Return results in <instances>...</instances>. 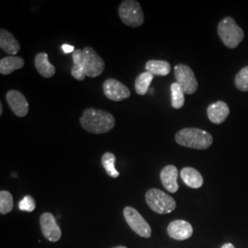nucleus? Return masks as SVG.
I'll return each instance as SVG.
<instances>
[{
    "instance_id": "nucleus-2",
    "label": "nucleus",
    "mask_w": 248,
    "mask_h": 248,
    "mask_svg": "<svg viewBox=\"0 0 248 248\" xmlns=\"http://www.w3.org/2000/svg\"><path fill=\"white\" fill-rule=\"evenodd\" d=\"M176 142L188 148L205 150L209 148L213 142L211 133L198 128H185L176 134Z\"/></svg>"
},
{
    "instance_id": "nucleus-26",
    "label": "nucleus",
    "mask_w": 248,
    "mask_h": 248,
    "mask_svg": "<svg viewBox=\"0 0 248 248\" xmlns=\"http://www.w3.org/2000/svg\"><path fill=\"white\" fill-rule=\"evenodd\" d=\"M71 75L75 79L78 80V81H83L85 79L86 72H85L83 64H73Z\"/></svg>"
},
{
    "instance_id": "nucleus-19",
    "label": "nucleus",
    "mask_w": 248,
    "mask_h": 248,
    "mask_svg": "<svg viewBox=\"0 0 248 248\" xmlns=\"http://www.w3.org/2000/svg\"><path fill=\"white\" fill-rule=\"evenodd\" d=\"M146 71L153 74L154 76L166 77L171 71V65L167 61L162 60H150L145 64Z\"/></svg>"
},
{
    "instance_id": "nucleus-25",
    "label": "nucleus",
    "mask_w": 248,
    "mask_h": 248,
    "mask_svg": "<svg viewBox=\"0 0 248 248\" xmlns=\"http://www.w3.org/2000/svg\"><path fill=\"white\" fill-rule=\"evenodd\" d=\"M18 208L20 211L23 212H33L35 210L36 204L35 201L33 200L32 197L27 195L19 202L18 203Z\"/></svg>"
},
{
    "instance_id": "nucleus-12",
    "label": "nucleus",
    "mask_w": 248,
    "mask_h": 248,
    "mask_svg": "<svg viewBox=\"0 0 248 248\" xmlns=\"http://www.w3.org/2000/svg\"><path fill=\"white\" fill-rule=\"evenodd\" d=\"M168 233L172 239L184 241L191 237L193 228L189 222L183 220H176L169 223Z\"/></svg>"
},
{
    "instance_id": "nucleus-18",
    "label": "nucleus",
    "mask_w": 248,
    "mask_h": 248,
    "mask_svg": "<svg viewBox=\"0 0 248 248\" xmlns=\"http://www.w3.org/2000/svg\"><path fill=\"white\" fill-rule=\"evenodd\" d=\"M24 66V60L19 56H7L0 61V73L9 75Z\"/></svg>"
},
{
    "instance_id": "nucleus-16",
    "label": "nucleus",
    "mask_w": 248,
    "mask_h": 248,
    "mask_svg": "<svg viewBox=\"0 0 248 248\" xmlns=\"http://www.w3.org/2000/svg\"><path fill=\"white\" fill-rule=\"evenodd\" d=\"M34 64L38 73L45 78H50L55 74V67L49 62L48 54L46 53H38L34 59Z\"/></svg>"
},
{
    "instance_id": "nucleus-6",
    "label": "nucleus",
    "mask_w": 248,
    "mask_h": 248,
    "mask_svg": "<svg viewBox=\"0 0 248 248\" xmlns=\"http://www.w3.org/2000/svg\"><path fill=\"white\" fill-rule=\"evenodd\" d=\"M83 66L86 76L95 78L104 71L105 62L93 48L88 46L83 49Z\"/></svg>"
},
{
    "instance_id": "nucleus-17",
    "label": "nucleus",
    "mask_w": 248,
    "mask_h": 248,
    "mask_svg": "<svg viewBox=\"0 0 248 248\" xmlns=\"http://www.w3.org/2000/svg\"><path fill=\"white\" fill-rule=\"evenodd\" d=\"M180 176L186 186L191 188H200L203 185V177L193 168H184L180 172Z\"/></svg>"
},
{
    "instance_id": "nucleus-1",
    "label": "nucleus",
    "mask_w": 248,
    "mask_h": 248,
    "mask_svg": "<svg viewBox=\"0 0 248 248\" xmlns=\"http://www.w3.org/2000/svg\"><path fill=\"white\" fill-rule=\"evenodd\" d=\"M79 121L83 129L95 134L108 133L115 126V119L112 114L92 108L84 110Z\"/></svg>"
},
{
    "instance_id": "nucleus-20",
    "label": "nucleus",
    "mask_w": 248,
    "mask_h": 248,
    "mask_svg": "<svg viewBox=\"0 0 248 248\" xmlns=\"http://www.w3.org/2000/svg\"><path fill=\"white\" fill-rule=\"evenodd\" d=\"M154 79V75L149 72L145 71L141 73L135 79V90L138 95L143 96L145 95L149 88L151 83Z\"/></svg>"
},
{
    "instance_id": "nucleus-13",
    "label": "nucleus",
    "mask_w": 248,
    "mask_h": 248,
    "mask_svg": "<svg viewBox=\"0 0 248 248\" xmlns=\"http://www.w3.org/2000/svg\"><path fill=\"white\" fill-rule=\"evenodd\" d=\"M230 113V108L223 101H217L211 104L207 108L209 120L214 124H221L227 119Z\"/></svg>"
},
{
    "instance_id": "nucleus-27",
    "label": "nucleus",
    "mask_w": 248,
    "mask_h": 248,
    "mask_svg": "<svg viewBox=\"0 0 248 248\" xmlns=\"http://www.w3.org/2000/svg\"><path fill=\"white\" fill-rule=\"evenodd\" d=\"M62 50L64 53H74L75 52V47L69 45H62Z\"/></svg>"
},
{
    "instance_id": "nucleus-11",
    "label": "nucleus",
    "mask_w": 248,
    "mask_h": 248,
    "mask_svg": "<svg viewBox=\"0 0 248 248\" xmlns=\"http://www.w3.org/2000/svg\"><path fill=\"white\" fill-rule=\"evenodd\" d=\"M7 102L15 113L19 118L25 117L29 112V103L26 97L18 90H9L6 95Z\"/></svg>"
},
{
    "instance_id": "nucleus-24",
    "label": "nucleus",
    "mask_w": 248,
    "mask_h": 248,
    "mask_svg": "<svg viewBox=\"0 0 248 248\" xmlns=\"http://www.w3.org/2000/svg\"><path fill=\"white\" fill-rule=\"evenodd\" d=\"M234 84L241 91H248V65L242 68L236 75Z\"/></svg>"
},
{
    "instance_id": "nucleus-21",
    "label": "nucleus",
    "mask_w": 248,
    "mask_h": 248,
    "mask_svg": "<svg viewBox=\"0 0 248 248\" xmlns=\"http://www.w3.org/2000/svg\"><path fill=\"white\" fill-rule=\"evenodd\" d=\"M171 100H172V107L174 108H181L184 106L185 103V97H184V90L180 87V85L175 82L171 85Z\"/></svg>"
},
{
    "instance_id": "nucleus-3",
    "label": "nucleus",
    "mask_w": 248,
    "mask_h": 248,
    "mask_svg": "<svg viewBox=\"0 0 248 248\" xmlns=\"http://www.w3.org/2000/svg\"><path fill=\"white\" fill-rule=\"evenodd\" d=\"M218 34L222 43L230 49L236 48L244 39V31L232 18H224L218 25Z\"/></svg>"
},
{
    "instance_id": "nucleus-4",
    "label": "nucleus",
    "mask_w": 248,
    "mask_h": 248,
    "mask_svg": "<svg viewBox=\"0 0 248 248\" xmlns=\"http://www.w3.org/2000/svg\"><path fill=\"white\" fill-rule=\"evenodd\" d=\"M145 201L152 211L159 214L172 213L177 207L175 200L158 188L149 189L145 194Z\"/></svg>"
},
{
    "instance_id": "nucleus-8",
    "label": "nucleus",
    "mask_w": 248,
    "mask_h": 248,
    "mask_svg": "<svg viewBox=\"0 0 248 248\" xmlns=\"http://www.w3.org/2000/svg\"><path fill=\"white\" fill-rule=\"evenodd\" d=\"M175 78L177 83L184 90L185 94L191 95L198 89V81L192 69L186 64H177L175 66Z\"/></svg>"
},
{
    "instance_id": "nucleus-28",
    "label": "nucleus",
    "mask_w": 248,
    "mask_h": 248,
    "mask_svg": "<svg viewBox=\"0 0 248 248\" xmlns=\"http://www.w3.org/2000/svg\"><path fill=\"white\" fill-rule=\"evenodd\" d=\"M222 248H235L233 247V245H232V244H225V245H223L222 246Z\"/></svg>"
},
{
    "instance_id": "nucleus-10",
    "label": "nucleus",
    "mask_w": 248,
    "mask_h": 248,
    "mask_svg": "<svg viewBox=\"0 0 248 248\" xmlns=\"http://www.w3.org/2000/svg\"><path fill=\"white\" fill-rule=\"evenodd\" d=\"M40 224L46 239L51 242H57L61 238L62 232L52 213H44L40 218Z\"/></svg>"
},
{
    "instance_id": "nucleus-23",
    "label": "nucleus",
    "mask_w": 248,
    "mask_h": 248,
    "mask_svg": "<svg viewBox=\"0 0 248 248\" xmlns=\"http://www.w3.org/2000/svg\"><path fill=\"white\" fill-rule=\"evenodd\" d=\"M13 197L7 190H1L0 192V213L7 214L13 210Z\"/></svg>"
},
{
    "instance_id": "nucleus-22",
    "label": "nucleus",
    "mask_w": 248,
    "mask_h": 248,
    "mask_svg": "<svg viewBox=\"0 0 248 248\" xmlns=\"http://www.w3.org/2000/svg\"><path fill=\"white\" fill-rule=\"evenodd\" d=\"M115 162L116 157L114 154L109 153V152L105 153L101 159L102 166L106 170L107 174L109 177H113V178H116L120 176L119 171L115 169Z\"/></svg>"
},
{
    "instance_id": "nucleus-9",
    "label": "nucleus",
    "mask_w": 248,
    "mask_h": 248,
    "mask_svg": "<svg viewBox=\"0 0 248 248\" xmlns=\"http://www.w3.org/2000/svg\"><path fill=\"white\" fill-rule=\"evenodd\" d=\"M103 92L112 101H122L131 96V91L119 80L108 78L103 83Z\"/></svg>"
},
{
    "instance_id": "nucleus-30",
    "label": "nucleus",
    "mask_w": 248,
    "mask_h": 248,
    "mask_svg": "<svg viewBox=\"0 0 248 248\" xmlns=\"http://www.w3.org/2000/svg\"><path fill=\"white\" fill-rule=\"evenodd\" d=\"M127 248L126 247H124V246H120V247H116V248Z\"/></svg>"
},
{
    "instance_id": "nucleus-29",
    "label": "nucleus",
    "mask_w": 248,
    "mask_h": 248,
    "mask_svg": "<svg viewBox=\"0 0 248 248\" xmlns=\"http://www.w3.org/2000/svg\"><path fill=\"white\" fill-rule=\"evenodd\" d=\"M3 114V105L2 103H0V115Z\"/></svg>"
},
{
    "instance_id": "nucleus-14",
    "label": "nucleus",
    "mask_w": 248,
    "mask_h": 248,
    "mask_svg": "<svg viewBox=\"0 0 248 248\" xmlns=\"http://www.w3.org/2000/svg\"><path fill=\"white\" fill-rule=\"evenodd\" d=\"M177 176L178 170L173 165H169L162 169L160 173V178L163 186L170 193H175L178 190V184H177Z\"/></svg>"
},
{
    "instance_id": "nucleus-7",
    "label": "nucleus",
    "mask_w": 248,
    "mask_h": 248,
    "mask_svg": "<svg viewBox=\"0 0 248 248\" xmlns=\"http://www.w3.org/2000/svg\"><path fill=\"white\" fill-rule=\"evenodd\" d=\"M124 215L128 225L134 232L144 238L151 237L152 229L150 225L137 210L133 207H126L124 209Z\"/></svg>"
},
{
    "instance_id": "nucleus-15",
    "label": "nucleus",
    "mask_w": 248,
    "mask_h": 248,
    "mask_svg": "<svg viewBox=\"0 0 248 248\" xmlns=\"http://www.w3.org/2000/svg\"><path fill=\"white\" fill-rule=\"evenodd\" d=\"M0 47L5 53L10 55H16L20 50L17 39L5 29L0 30Z\"/></svg>"
},
{
    "instance_id": "nucleus-5",
    "label": "nucleus",
    "mask_w": 248,
    "mask_h": 248,
    "mask_svg": "<svg viewBox=\"0 0 248 248\" xmlns=\"http://www.w3.org/2000/svg\"><path fill=\"white\" fill-rule=\"evenodd\" d=\"M119 16L127 26H142L144 21L142 8L135 0L123 1L119 7Z\"/></svg>"
}]
</instances>
